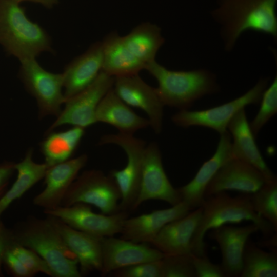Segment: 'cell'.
<instances>
[{"mask_svg":"<svg viewBox=\"0 0 277 277\" xmlns=\"http://www.w3.org/2000/svg\"><path fill=\"white\" fill-rule=\"evenodd\" d=\"M96 122L109 124L120 133L133 135L137 130L150 126L148 119L136 114L111 88L103 97L97 108Z\"/></svg>","mask_w":277,"mask_h":277,"instance_id":"cb8c5ba5","label":"cell"},{"mask_svg":"<svg viewBox=\"0 0 277 277\" xmlns=\"http://www.w3.org/2000/svg\"><path fill=\"white\" fill-rule=\"evenodd\" d=\"M102 71L113 77L137 74L145 64L138 60L125 45L122 37L116 32L107 35L102 41Z\"/></svg>","mask_w":277,"mask_h":277,"instance_id":"d4e9b609","label":"cell"},{"mask_svg":"<svg viewBox=\"0 0 277 277\" xmlns=\"http://www.w3.org/2000/svg\"><path fill=\"white\" fill-rule=\"evenodd\" d=\"M113 89L127 105L143 110L150 126L159 134L162 129L163 107L155 88L146 83L137 74L116 77Z\"/></svg>","mask_w":277,"mask_h":277,"instance_id":"4fadbf2b","label":"cell"},{"mask_svg":"<svg viewBox=\"0 0 277 277\" xmlns=\"http://www.w3.org/2000/svg\"><path fill=\"white\" fill-rule=\"evenodd\" d=\"M114 79V77L101 71L90 85L66 100L64 110L46 131V134L64 125L85 129L97 123V108L103 97L113 88Z\"/></svg>","mask_w":277,"mask_h":277,"instance_id":"30bf717a","label":"cell"},{"mask_svg":"<svg viewBox=\"0 0 277 277\" xmlns=\"http://www.w3.org/2000/svg\"><path fill=\"white\" fill-rule=\"evenodd\" d=\"M51 39L38 23L26 16L14 0H0V45L20 62L36 58L44 52L54 53Z\"/></svg>","mask_w":277,"mask_h":277,"instance_id":"277c9868","label":"cell"},{"mask_svg":"<svg viewBox=\"0 0 277 277\" xmlns=\"http://www.w3.org/2000/svg\"><path fill=\"white\" fill-rule=\"evenodd\" d=\"M260 247L267 248L270 251H277V234L273 233L270 236L263 238L261 241L256 243Z\"/></svg>","mask_w":277,"mask_h":277,"instance_id":"f35d334b","label":"cell"},{"mask_svg":"<svg viewBox=\"0 0 277 277\" xmlns=\"http://www.w3.org/2000/svg\"><path fill=\"white\" fill-rule=\"evenodd\" d=\"M260 102V108L257 114L249 123L251 130L255 137L262 127L277 112L276 76L264 91Z\"/></svg>","mask_w":277,"mask_h":277,"instance_id":"4dcf8cb0","label":"cell"},{"mask_svg":"<svg viewBox=\"0 0 277 277\" xmlns=\"http://www.w3.org/2000/svg\"><path fill=\"white\" fill-rule=\"evenodd\" d=\"M202 216L191 241V251L198 256L206 254L204 238L210 230L228 224L250 221L258 227L263 238L276 232L273 226L253 210L250 194L231 196L223 191L207 197L202 206Z\"/></svg>","mask_w":277,"mask_h":277,"instance_id":"3957f363","label":"cell"},{"mask_svg":"<svg viewBox=\"0 0 277 277\" xmlns=\"http://www.w3.org/2000/svg\"><path fill=\"white\" fill-rule=\"evenodd\" d=\"M69 249L75 254L82 276L102 268V239L74 229L59 219L46 215Z\"/></svg>","mask_w":277,"mask_h":277,"instance_id":"e0dca14e","label":"cell"},{"mask_svg":"<svg viewBox=\"0 0 277 277\" xmlns=\"http://www.w3.org/2000/svg\"><path fill=\"white\" fill-rule=\"evenodd\" d=\"M240 277H276L277 251L263 250L250 238L245 245Z\"/></svg>","mask_w":277,"mask_h":277,"instance_id":"f1b7e54d","label":"cell"},{"mask_svg":"<svg viewBox=\"0 0 277 277\" xmlns=\"http://www.w3.org/2000/svg\"><path fill=\"white\" fill-rule=\"evenodd\" d=\"M192 255H164L161 277H196Z\"/></svg>","mask_w":277,"mask_h":277,"instance_id":"1f68e13d","label":"cell"},{"mask_svg":"<svg viewBox=\"0 0 277 277\" xmlns=\"http://www.w3.org/2000/svg\"><path fill=\"white\" fill-rule=\"evenodd\" d=\"M202 207L172 221L160 230L152 244L164 255L192 254L191 241L199 224Z\"/></svg>","mask_w":277,"mask_h":277,"instance_id":"7402d4cb","label":"cell"},{"mask_svg":"<svg viewBox=\"0 0 277 277\" xmlns=\"http://www.w3.org/2000/svg\"><path fill=\"white\" fill-rule=\"evenodd\" d=\"M87 160V155L82 154L48 167L44 177L45 187L34 196L33 204L44 210H50L61 206L67 191Z\"/></svg>","mask_w":277,"mask_h":277,"instance_id":"ac0fdd59","label":"cell"},{"mask_svg":"<svg viewBox=\"0 0 277 277\" xmlns=\"http://www.w3.org/2000/svg\"><path fill=\"white\" fill-rule=\"evenodd\" d=\"M33 150H27L24 159L15 163L17 172L15 181L11 188L0 198V218L13 202L20 198L35 184L44 177L48 168L44 163L39 164L33 161Z\"/></svg>","mask_w":277,"mask_h":277,"instance_id":"4316f807","label":"cell"},{"mask_svg":"<svg viewBox=\"0 0 277 277\" xmlns=\"http://www.w3.org/2000/svg\"><path fill=\"white\" fill-rule=\"evenodd\" d=\"M196 277H226L221 265L212 263L207 256L192 255Z\"/></svg>","mask_w":277,"mask_h":277,"instance_id":"e575fe53","label":"cell"},{"mask_svg":"<svg viewBox=\"0 0 277 277\" xmlns=\"http://www.w3.org/2000/svg\"><path fill=\"white\" fill-rule=\"evenodd\" d=\"M17 3L21 4L24 2H30L35 3H37L42 5L44 7L48 9H51L54 6L56 5L59 0H14Z\"/></svg>","mask_w":277,"mask_h":277,"instance_id":"ab89813d","label":"cell"},{"mask_svg":"<svg viewBox=\"0 0 277 277\" xmlns=\"http://www.w3.org/2000/svg\"><path fill=\"white\" fill-rule=\"evenodd\" d=\"M149 200L162 201L172 206L181 201L177 188L172 185L165 173L161 151L155 142L145 149L140 189L133 211Z\"/></svg>","mask_w":277,"mask_h":277,"instance_id":"7c38bea8","label":"cell"},{"mask_svg":"<svg viewBox=\"0 0 277 277\" xmlns=\"http://www.w3.org/2000/svg\"><path fill=\"white\" fill-rule=\"evenodd\" d=\"M277 0H218L212 11L221 27L226 50H231L242 33L248 30L277 36Z\"/></svg>","mask_w":277,"mask_h":277,"instance_id":"6da1fadb","label":"cell"},{"mask_svg":"<svg viewBox=\"0 0 277 277\" xmlns=\"http://www.w3.org/2000/svg\"><path fill=\"white\" fill-rule=\"evenodd\" d=\"M44 213L59 219L74 229L101 238L120 233L129 216V213L124 211L110 215L96 213L90 205L82 203L44 210Z\"/></svg>","mask_w":277,"mask_h":277,"instance_id":"8fae6325","label":"cell"},{"mask_svg":"<svg viewBox=\"0 0 277 277\" xmlns=\"http://www.w3.org/2000/svg\"><path fill=\"white\" fill-rule=\"evenodd\" d=\"M84 134L85 129L76 126L46 134V137L40 143V149L48 167L71 159Z\"/></svg>","mask_w":277,"mask_h":277,"instance_id":"484cf974","label":"cell"},{"mask_svg":"<svg viewBox=\"0 0 277 277\" xmlns=\"http://www.w3.org/2000/svg\"><path fill=\"white\" fill-rule=\"evenodd\" d=\"M192 210L181 201L171 207L125 220L121 238L138 243H152L160 230L168 223L188 214Z\"/></svg>","mask_w":277,"mask_h":277,"instance_id":"ffe728a7","label":"cell"},{"mask_svg":"<svg viewBox=\"0 0 277 277\" xmlns=\"http://www.w3.org/2000/svg\"><path fill=\"white\" fill-rule=\"evenodd\" d=\"M122 38L129 51L145 66L155 61L157 52L164 43L160 27L149 22L136 26Z\"/></svg>","mask_w":277,"mask_h":277,"instance_id":"83f0119b","label":"cell"},{"mask_svg":"<svg viewBox=\"0 0 277 277\" xmlns=\"http://www.w3.org/2000/svg\"><path fill=\"white\" fill-rule=\"evenodd\" d=\"M265 183L264 177L258 169L246 162L232 157L219 169L210 182L205 197L229 190L251 194Z\"/></svg>","mask_w":277,"mask_h":277,"instance_id":"9a60e30c","label":"cell"},{"mask_svg":"<svg viewBox=\"0 0 277 277\" xmlns=\"http://www.w3.org/2000/svg\"><path fill=\"white\" fill-rule=\"evenodd\" d=\"M250 197L254 211L269 222L277 232V180L265 183Z\"/></svg>","mask_w":277,"mask_h":277,"instance_id":"f546056e","label":"cell"},{"mask_svg":"<svg viewBox=\"0 0 277 277\" xmlns=\"http://www.w3.org/2000/svg\"><path fill=\"white\" fill-rule=\"evenodd\" d=\"M107 144L119 146L127 157V163L123 169L113 170L109 175L114 180L120 191L119 211L129 213L133 211L140 191L146 143L133 135L119 132L103 136L99 144Z\"/></svg>","mask_w":277,"mask_h":277,"instance_id":"8992f818","label":"cell"},{"mask_svg":"<svg viewBox=\"0 0 277 277\" xmlns=\"http://www.w3.org/2000/svg\"><path fill=\"white\" fill-rule=\"evenodd\" d=\"M164 254L146 243L112 236L102 239V276L118 269L141 263L160 260Z\"/></svg>","mask_w":277,"mask_h":277,"instance_id":"5bb4252c","label":"cell"},{"mask_svg":"<svg viewBox=\"0 0 277 277\" xmlns=\"http://www.w3.org/2000/svg\"><path fill=\"white\" fill-rule=\"evenodd\" d=\"M268 83V79L261 78L252 88L232 101L205 110H181L172 115V121L180 127L187 128L197 126L207 127L221 134L227 131L228 124L239 111L247 105L260 102Z\"/></svg>","mask_w":277,"mask_h":277,"instance_id":"9c48e42d","label":"cell"},{"mask_svg":"<svg viewBox=\"0 0 277 277\" xmlns=\"http://www.w3.org/2000/svg\"><path fill=\"white\" fill-rule=\"evenodd\" d=\"M121 193L114 180L102 171H84L75 179L67 191L61 205L85 203L98 208L103 214L119 212Z\"/></svg>","mask_w":277,"mask_h":277,"instance_id":"52a82bcc","label":"cell"},{"mask_svg":"<svg viewBox=\"0 0 277 277\" xmlns=\"http://www.w3.org/2000/svg\"><path fill=\"white\" fill-rule=\"evenodd\" d=\"M15 163L5 161L0 163V198L6 191L9 180L14 171Z\"/></svg>","mask_w":277,"mask_h":277,"instance_id":"74e56055","label":"cell"},{"mask_svg":"<svg viewBox=\"0 0 277 277\" xmlns=\"http://www.w3.org/2000/svg\"><path fill=\"white\" fill-rule=\"evenodd\" d=\"M220 135L217 149L213 156L203 164L190 182L177 188L181 201L192 210L202 206L209 183L219 169L233 157L230 133L226 131Z\"/></svg>","mask_w":277,"mask_h":277,"instance_id":"2e32d148","label":"cell"},{"mask_svg":"<svg viewBox=\"0 0 277 277\" xmlns=\"http://www.w3.org/2000/svg\"><path fill=\"white\" fill-rule=\"evenodd\" d=\"M13 241L11 229L7 228L0 218V277L4 276L2 271L4 255L9 249Z\"/></svg>","mask_w":277,"mask_h":277,"instance_id":"8d00e7d4","label":"cell"},{"mask_svg":"<svg viewBox=\"0 0 277 277\" xmlns=\"http://www.w3.org/2000/svg\"><path fill=\"white\" fill-rule=\"evenodd\" d=\"M11 229L14 241L40 255L55 277L82 276L76 256L46 217L29 215Z\"/></svg>","mask_w":277,"mask_h":277,"instance_id":"7a4b0ae2","label":"cell"},{"mask_svg":"<svg viewBox=\"0 0 277 277\" xmlns=\"http://www.w3.org/2000/svg\"><path fill=\"white\" fill-rule=\"evenodd\" d=\"M147 70L158 82L155 88L164 106L187 110L203 96L217 93L216 76L206 69L173 71L155 60L146 64Z\"/></svg>","mask_w":277,"mask_h":277,"instance_id":"5b68a950","label":"cell"},{"mask_svg":"<svg viewBox=\"0 0 277 277\" xmlns=\"http://www.w3.org/2000/svg\"><path fill=\"white\" fill-rule=\"evenodd\" d=\"M227 129L233 139L232 142L233 157L246 162L258 169L263 175L265 183L276 181V175L267 165L257 146L244 108L234 115Z\"/></svg>","mask_w":277,"mask_h":277,"instance_id":"603a6c76","label":"cell"},{"mask_svg":"<svg viewBox=\"0 0 277 277\" xmlns=\"http://www.w3.org/2000/svg\"><path fill=\"white\" fill-rule=\"evenodd\" d=\"M103 60L102 43L97 42L65 66L62 73L66 100L81 92L94 81L102 71Z\"/></svg>","mask_w":277,"mask_h":277,"instance_id":"44dd1931","label":"cell"},{"mask_svg":"<svg viewBox=\"0 0 277 277\" xmlns=\"http://www.w3.org/2000/svg\"><path fill=\"white\" fill-rule=\"evenodd\" d=\"M3 265L7 272L14 277H33V275L9 249L3 256Z\"/></svg>","mask_w":277,"mask_h":277,"instance_id":"d590c367","label":"cell"},{"mask_svg":"<svg viewBox=\"0 0 277 277\" xmlns=\"http://www.w3.org/2000/svg\"><path fill=\"white\" fill-rule=\"evenodd\" d=\"M18 77L26 90L36 100L39 118L47 115L57 117L66 98L62 93L63 73H54L44 69L36 58L21 61Z\"/></svg>","mask_w":277,"mask_h":277,"instance_id":"ba28073f","label":"cell"},{"mask_svg":"<svg viewBox=\"0 0 277 277\" xmlns=\"http://www.w3.org/2000/svg\"><path fill=\"white\" fill-rule=\"evenodd\" d=\"M9 250L33 275L42 273L49 276L55 277L47 263L32 249L20 245L13 240Z\"/></svg>","mask_w":277,"mask_h":277,"instance_id":"d6a6232c","label":"cell"},{"mask_svg":"<svg viewBox=\"0 0 277 277\" xmlns=\"http://www.w3.org/2000/svg\"><path fill=\"white\" fill-rule=\"evenodd\" d=\"M259 229L253 223L244 226L225 224L210 230L208 236L218 244L222 255L220 264L226 277L240 276L245 245Z\"/></svg>","mask_w":277,"mask_h":277,"instance_id":"d6986e66","label":"cell"},{"mask_svg":"<svg viewBox=\"0 0 277 277\" xmlns=\"http://www.w3.org/2000/svg\"><path fill=\"white\" fill-rule=\"evenodd\" d=\"M162 260L141 263L116 270L108 276L114 277H161Z\"/></svg>","mask_w":277,"mask_h":277,"instance_id":"836d02e7","label":"cell"}]
</instances>
